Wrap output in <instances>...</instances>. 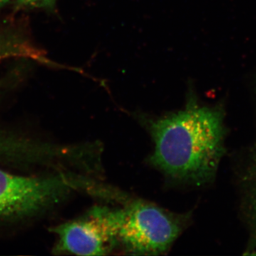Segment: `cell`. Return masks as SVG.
Wrapping results in <instances>:
<instances>
[{"instance_id":"cell-4","label":"cell","mask_w":256,"mask_h":256,"mask_svg":"<svg viewBox=\"0 0 256 256\" xmlns=\"http://www.w3.org/2000/svg\"><path fill=\"white\" fill-rule=\"evenodd\" d=\"M72 182L18 176L0 169V216L28 214L60 200Z\"/></svg>"},{"instance_id":"cell-5","label":"cell","mask_w":256,"mask_h":256,"mask_svg":"<svg viewBox=\"0 0 256 256\" xmlns=\"http://www.w3.org/2000/svg\"><path fill=\"white\" fill-rule=\"evenodd\" d=\"M10 60H32L46 66H55L43 50L21 35L0 31V63Z\"/></svg>"},{"instance_id":"cell-6","label":"cell","mask_w":256,"mask_h":256,"mask_svg":"<svg viewBox=\"0 0 256 256\" xmlns=\"http://www.w3.org/2000/svg\"><path fill=\"white\" fill-rule=\"evenodd\" d=\"M57 0H16L18 6L26 9H53Z\"/></svg>"},{"instance_id":"cell-3","label":"cell","mask_w":256,"mask_h":256,"mask_svg":"<svg viewBox=\"0 0 256 256\" xmlns=\"http://www.w3.org/2000/svg\"><path fill=\"white\" fill-rule=\"evenodd\" d=\"M119 210L96 206L85 216L55 228L57 250L78 256H105L118 246Z\"/></svg>"},{"instance_id":"cell-7","label":"cell","mask_w":256,"mask_h":256,"mask_svg":"<svg viewBox=\"0 0 256 256\" xmlns=\"http://www.w3.org/2000/svg\"><path fill=\"white\" fill-rule=\"evenodd\" d=\"M10 1V0H0V8H2L4 5L8 4Z\"/></svg>"},{"instance_id":"cell-2","label":"cell","mask_w":256,"mask_h":256,"mask_svg":"<svg viewBox=\"0 0 256 256\" xmlns=\"http://www.w3.org/2000/svg\"><path fill=\"white\" fill-rule=\"evenodd\" d=\"M188 222L154 204L134 200L119 208L118 246L131 255L153 256L170 250Z\"/></svg>"},{"instance_id":"cell-1","label":"cell","mask_w":256,"mask_h":256,"mask_svg":"<svg viewBox=\"0 0 256 256\" xmlns=\"http://www.w3.org/2000/svg\"><path fill=\"white\" fill-rule=\"evenodd\" d=\"M150 162L176 182L201 184L214 176L224 151L223 114L194 100L175 114L150 121Z\"/></svg>"}]
</instances>
